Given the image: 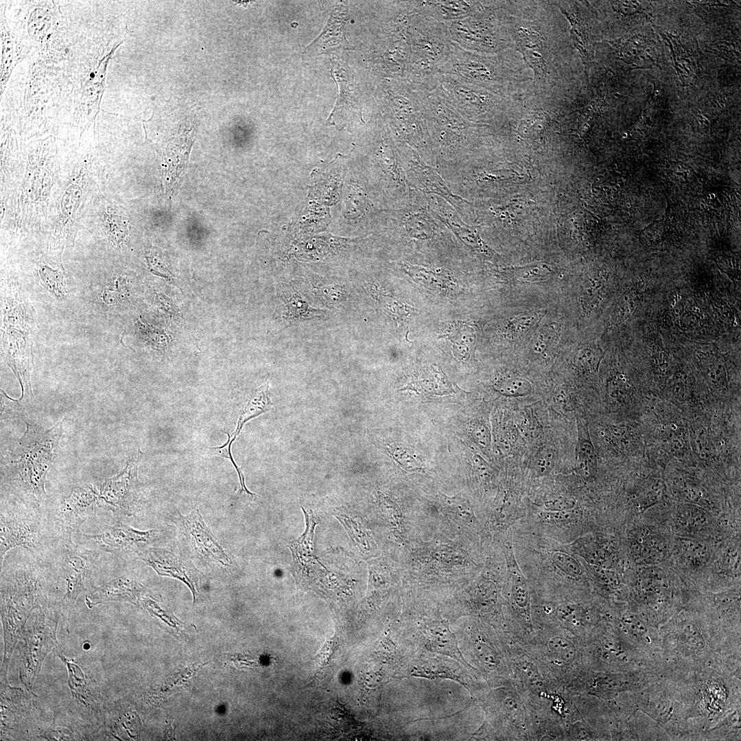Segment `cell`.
Here are the masks:
<instances>
[{
    "mask_svg": "<svg viewBox=\"0 0 741 741\" xmlns=\"http://www.w3.org/2000/svg\"><path fill=\"white\" fill-rule=\"evenodd\" d=\"M546 650L556 662L563 664L572 663L578 656V649L572 640L560 635H552L547 639Z\"/></svg>",
    "mask_w": 741,
    "mask_h": 741,
    "instance_id": "22",
    "label": "cell"
},
{
    "mask_svg": "<svg viewBox=\"0 0 741 741\" xmlns=\"http://www.w3.org/2000/svg\"><path fill=\"white\" fill-rule=\"evenodd\" d=\"M137 554L159 576L176 578L184 583L191 591L195 601L199 580L196 568L164 548L150 547L137 552Z\"/></svg>",
    "mask_w": 741,
    "mask_h": 741,
    "instance_id": "8",
    "label": "cell"
},
{
    "mask_svg": "<svg viewBox=\"0 0 741 741\" xmlns=\"http://www.w3.org/2000/svg\"><path fill=\"white\" fill-rule=\"evenodd\" d=\"M442 500L445 508L456 520L469 525L476 522L473 508L467 499L443 495Z\"/></svg>",
    "mask_w": 741,
    "mask_h": 741,
    "instance_id": "26",
    "label": "cell"
},
{
    "mask_svg": "<svg viewBox=\"0 0 741 741\" xmlns=\"http://www.w3.org/2000/svg\"><path fill=\"white\" fill-rule=\"evenodd\" d=\"M336 648V642L335 638H332L325 643L322 647L321 651L317 656L318 664L320 666H324L329 663V661L332 657L334 650Z\"/></svg>",
    "mask_w": 741,
    "mask_h": 741,
    "instance_id": "44",
    "label": "cell"
},
{
    "mask_svg": "<svg viewBox=\"0 0 741 741\" xmlns=\"http://www.w3.org/2000/svg\"><path fill=\"white\" fill-rule=\"evenodd\" d=\"M346 14L343 8L338 5L333 10L322 34L305 50V54L322 51L331 46L340 45L344 41V25Z\"/></svg>",
    "mask_w": 741,
    "mask_h": 741,
    "instance_id": "16",
    "label": "cell"
},
{
    "mask_svg": "<svg viewBox=\"0 0 741 741\" xmlns=\"http://www.w3.org/2000/svg\"><path fill=\"white\" fill-rule=\"evenodd\" d=\"M554 462L555 455L552 449L543 446L534 455L530 462V469L536 477L545 476L552 471Z\"/></svg>",
    "mask_w": 741,
    "mask_h": 741,
    "instance_id": "27",
    "label": "cell"
},
{
    "mask_svg": "<svg viewBox=\"0 0 741 741\" xmlns=\"http://www.w3.org/2000/svg\"><path fill=\"white\" fill-rule=\"evenodd\" d=\"M507 562L512 578V593L516 604L521 608L526 607L529 602L530 594L526 581L521 574L514 558L513 551L508 549Z\"/></svg>",
    "mask_w": 741,
    "mask_h": 741,
    "instance_id": "24",
    "label": "cell"
},
{
    "mask_svg": "<svg viewBox=\"0 0 741 741\" xmlns=\"http://www.w3.org/2000/svg\"><path fill=\"white\" fill-rule=\"evenodd\" d=\"M634 646L620 633H602L592 642V657L607 669L618 671H635L640 669L641 663L650 657Z\"/></svg>",
    "mask_w": 741,
    "mask_h": 741,
    "instance_id": "6",
    "label": "cell"
},
{
    "mask_svg": "<svg viewBox=\"0 0 741 741\" xmlns=\"http://www.w3.org/2000/svg\"><path fill=\"white\" fill-rule=\"evenodd\" d=\"M576 504L575 500L572 498L559 497L550 499L545 503V507L550 511H563L572 509Z\"/></svg>",
    "mask_w": 741,
    "mask_h": 741,
    "instance_id": "43",
    "label": "cell"
},
{
    "mask_svg": "<svg viewBox=\"0 0 741 741\" xmlns=\"http://www.w3.org/2000/svg\"><path fill=\"white\" fill-rule=\"evenodd\" d=\"M65 546V553L62 561V569L66 581V593L61 600L63 612L74 604L80 593L85 590L84 580L89 571V566L84 556L75 548L72 541H61Z\"/></svg>",
    "mask_w": 741,
    "mask_h": 741,
    "instance_id": "10",
    "label": "cell"
},
{
    "mask_svg": "<svg viewBox=\"0 0 741 741\" xmlns=\"http://www.w3.org/2000/svg\"><path fill=\"white\" fill-rule=\"evenodd\" d=\"M174 521L200 558L221 567L232 564L230 556L211 532L198 509H193L187 515L178 513Z\"/></svg>",
    "mask_w": 741,
    "mask_h": 741,
    "instance_id": "5",
    "label": "cell"
},
{
    "mask_svg": "<svg viewBox=\"0 0 741 741\" xmlns=\"http://www.w3.org/2000/svg\"><path fill=\"white\" fill-rule=\"evenodd\" d=\"M408 172L410 177L416 186L423 191L446 196L447 199L449 197L453 198V195L449 191L445 183L431 167L423 165L413 164L408 168Z\"/></svg>",
    "mask_w": 741,
    "mask_h": 741,
    "instance_id": "21",
    "label": "cell"
},
{
    "mask_svg": "<svg viewBox=\"0 0 741 741\" xmlns=\"http://www.w3.org/2000/svg\"><path fill=\"white\" fill-rule=\"evenodd\" d=\"M692 445L694 453L703 460H709L714 455V448L707 431L701 426L694 427L691 432Z\"/></svg>",
    "mask_w": 741,
    "mask_h": 741,
    "instance_id": "28",
    "label": "cell"
},
{
    "mask_svg": "<svg viewBox=\"0 0 741 741\" xmlns=\"http://www.w3.org/2000/svg\"><path fill=\"white\" fill-rule=\"evenodd\" d=\"M143 586L136 580L120 577L114 578L98 587H93L86 596L89 608L110 601H128L137 604Z\"/></svg>",
    "mask_w": 741,
    "mask_h": 741,
    "instance_id": "12",
    "label": "cell"
},
{
    "mask_svg": "<svg viewBox=\"0 0 741 741\" xmlns=\"http://www.w3.org/2000/svg\"><path fill=\"white\" fill-rule=\"evenodd\" d=\"M517 44V49L523 54L535 75H544L545 66L542 54L544 46L541 36L536 32L522 28L518 31Z\"/></svg>",
    "mask_w": 741,
    "mask_h": 741,
    "instance_id": "14",
    "label": "cell"
},
{
    "mask_svg": "<svg viewBox=\"0 0 741 741\" xmlns=\"http://www.w3.org/2000/svg\"><path fill=\"white\" fill-rule=\"evenodd\" d=\"M573 511L571 510L563 511H550L549 513H544L541 518L545 521H553V522H561L567 521L574 517Z\"/></svg>",
    "mask_w": 741,
    "mask_h": 741,
    "instance_id": "45",
    "label": "cell"
},
{
    "mask_svg": "<svg viewBox=\"0 0 741 741\" xmlns=\"http://www.w3.org/2000/svg\"><path fill=\"white\" fill-rule=\"evenodd\" d=\"M552 561L561 571L572 578H577L581 574L578 563L567 554L556 552L552 555Z\"/></svg>",
    "mask_w": 741,
    "mask_h": 741,
    "instance_id": "36",
    "label": "cell"
},
{
    "mask_svg": "<svg viewBox=\"0 0 741 741\" xmlns=\"http://www.w3.org/2000/svg\"><path fill=\"white\" fill-rule=\"evenodd\" d=\"M477 645V655L483 666L489 670H495L499 664L497 653L485 644Z\"/></svg>",
    "mask_w": 741,
    "mask_h": 741,
    "instance_id": "38",
    "label": "cell"
},
{
    "mask_svg": "<svg viewBox=\"0 0 741 741\" xmlns=\"http://www.w3.org/2000/svg\"><path fill=\"white\" fill-rule=\"evenodd\" d=\"M342 524L344 525L352 540L355 543L358 548L363 552L371 551V542L369 535L363 528L356 522L346 516L340 518Z\"/></svg>",
    "mask_w": 741,
    "mask_h": 741,
    "instance_id": "33",
    "label": "cell"
},
{
    "mask_svg": "<svg viewBox=\"0 0 741 741\" xmlns=\"http://www.w3.org/2000/svg\"><path fill=\"white\" fill-rule=\"evenodd\" d=\"M62 432L61 422L46 432L27 423V430L16 449L20 458L12 461L7 469L4 480L27 505L39 506L46 494L47 473L56 454Z\"/></svg>",
    "mask_w": 741,
    "mask_h": 741,
    "instance_id": "1",
    "label": "cell"
},
{
    "mask_svg": "<svg viewBox=\"0 0 741 741\" xmlns=\"http://www.w3.org/2000/svg\"><path fill=\"white\" fill-rule=\"evenodd\" d=\"M576 457L578 467L585 478L593 477L597 467V455L591 441L587 427L580 421L578 427Z\"/></svg>",
    "mask_w": 741,
    "mask_h": 741,
    "instance_id": "20",
    "label": "cell"
},
{
    "mask_svg": "<svg viewBox=\"0 0 741 741\" xmlns=\"http://www.w3.org/2000/svg\"><path fill=\"white\" fill-rule=\"evenodd\" d=\"M96 505H99L98 493L86 484L73 488L69 495L63 497L54 515L60 541H72V534L80 531L82 525L93 515Z\"/></svg>",
    "mask_w": 741,
    "mask_h": 741,
    "instance_id": "4",
    "label": "cell"
},
{
    "mask_svg": "<svg viewBox=\"0 0 741 741\" xmlns=\"http://www.w3.org/2000/svg\"><path fill=\"white\" fill-rule=\"evenodd\" d=\"M446 338L453 344L455 355L460 360H467L473 354L475 347L477 333L475 328L469 324L460 323L448 333L439 336Z\"/></svg>",
    "mask_w": 741,
    "mask_h": 741,
    "instance_id": "18",
    "label": "cell"
},
{
    "mask_svg": "<svg viewBox=\"0 0 741 741\" xmlns=\"http://www.w3.org/2000/svg\"><path fill=\"white\" fill-rule=\"evenodd\" d=\"M637 586L639 593L648 600L662 601L668 589L666 574L661 569L654 567L644 569L639 572Z\"/></svg>",
    "mask_w": 741,
    "mask_h": 741,
    "instance_id": "17",
    "label": "cell"
},
{
    "mask_svg": "<svg viewBox=\"0 0 741 741\" xmlns=\"http://www.w3.org/2000/svg\"><path fill=\"white\" fill-rule=\"evenodd\" d=\"M43 529L40 517L30 510L1 506L0 519L1 566L8 552L17 547L31 552L41 548Z\"/></svg>",
    "mask_w": 741,
    "mask_h": 741,
    "instance_id": "3",
    "label": "cell"
},
{
    "mask_svg": "<svg viewBox=\"0 0 741 741\" xmlns=\"http://www.w3.org/2000/svg\"><path fill=\"white\" fill-rule=\"evenodd\" d=\"M143 454L139 450L130 457L123 469L116 475L105 480L98 493V502L114 513L126 516L134 514L141 503V482L138 479V465Z\"/></svg>",
    "mask_w": 741,
    "mask_h": 741,
    "instance_id": "2",
    "label": "cell"
},
{
    "mask_svg": "<svg viewBox=\"0 0 741 741\" xmlns=\"http://www.w3.org/2000/svg\"><path fill=\"white\" fill-rule=\"evenodd\" d=\"M561 325L558 322H552L544 325L536 336L534 350L538 353H543L558 340Z\"/></svg>",
    "mask_w": 741,
    "mask_h": 741,
    "instance_id": "34",
    "label": "cell"
},
{
    "mask_svg": "<svg viewBox=\"0 0 741 741\" xmlns=\"http://www.w3.org/2000/svg\"><path fill=\"white\" fill-rule=\"evenodd\" d=\"M496 390L509 397H524L531 394L532 387L526 379L519 377L506 379L496 384Z\"/></svg>",
    "mask_w": 741,
    "mask_h": 741,
    "instance_id": "30",
    "label": "cell"
},
{
    "mask_svg": "<svg viewBox=\"0 0 741 741\" xmlns=\"http://www.w3.org/2000/svg\"><path fill=\"white\" fill-rule=\"evenodd\" d=\"M674 631L670 633L673 635L672 640H675L674 645L676 653L679 658L687 660L692 663H699L701 661H705L708 658L711 650V643H709L705 633L697 626L690 624L684 626H676Z\"/></svg>",
    "mask_w": 741,
    "mask_h": 741,
    "instance_id": "11",
    "label": "cell"
},
{
    "mask_svg": "<svg viewBox=\"0 0 741 741\" xmlns=\"http://www.w3.org/2000/svg\"><path fill=\"white\" fill-rule=\"evenodd\" d=\"M226 434L228 436V439H227L226 442L223 445H222L220 447H208L207 448L208 449V454L209 455H211V456H220V457L226 458L227 459H229L231 462L232 463V464L234 466L235 469H236L237 473L238 476H239V483H240L239 493H244L247 496H248L250 497H256L257 495H255V493H251L246 488V484H245V480H244V475H243L240 468L238 467V466L235 463V462L234 460V458H233V456L231 454V445H232L233 442L235 440L237 436H235L234 434H233V436H231V435L228 434V433H226Z\"/></svg>",
    "mask_w": 741,
    "mask_h": 741,
    "instance_id": "29",
    "label": "cell"
},
{
    "mask_svg": "<svg viewBox=\"0 0 741 741\" xmlns=\"http://www.w3.org/2000/svg\"><path fill=\"white\" fill-rule=\"evenodd\" d=\"M556 615L562 624L574 631L584 629L587 624L586 611L579 606L561 605L557 608Z\"/></svg>",
    "mask_w": 741,
    "mask_h": 741,
    "instance_id": "25",
    "label": "cell"
},
{
    "mask_svg": "<svg viewBox=\"0 0 741 741\" xmlns=\"http://www.w3.org/2000/svg\"><path fill=\"white\" fill-rule=\"evenodd\" d=\"M473 434L478 441L482 445H487L489 441V432L484 425L475 427Z\"/></svg>",
    "mask_w": 741,
    "mask_h": 741,
    "instance_id": "46",
    "label": "cell"
},
{
    "mask_svg": "<svg viewBox=\"0 0 741 741\" xmlns=\"http://www.w3.org/2000/svg\"><path fill=\"white\" fill-rule=\"evenodd\" d=\"M631 386L623 375H617L612 378L609 383V390L611 396L623 401L630 393Z\"/></svg>",
    "mask_w": 741,
    "mask_h": 741,
    "instance_id": "39",
    "label": "cell"
},
{
    "mask_svg": "<svg viewBox=\"0 0 741 741\" xmlns=\"http://www.w3.org/2000/svg\"><path fill=\"white\" fill-rule=\"evenodd\" d=\"M55 628L45 623V614L40 607L35 613L34 624L25 639L23 662L21 678L28 688H31L35 677L40 670L42 661L56 641Z\"/></svg>",
    "mask_w": 741,
    "mask_h": 741,
    "instance_id": "7",
    "label": "cell"
},
{
    "mask_svg": "<svg viewBox=\"0 0 741 741\" xmlns=\"http://www.w3.org/2000/svg\"><path fill=\"white\" fill-rule=\"evenodd\" d=\"M384 504L386 507L387 517H388L390 525L401 532L403 524L401 510L398 506L390 499L384 500Z\"/></svg>",
    "mask_w": 741,
    "mask_h": 741,
    "instance_id": "41",
    "label": "cell"
},
{
    "mask_svg": "<svg viewBox=\"0 0 741 741\" xmlns=\"http://www.w3.org/2000/svg\"><path fill=\"white\" fill-rule=\"evenodd\" d=\"M633 300L630 294L624 295L619 301L614 311L613 319L615 322L626 319L633 310Z\"/></svg>",
    "mask_w": 741,
    "mask_h": 741,
    "instance_id": "40",
    "label": "cell"
},
{
    "mask_svg": "<svg viewBox=\"0 0 741 741\" xmlns=\"http://www.w3.org/2000/svg\"><path fill=\"white\" fill-rule=\"evenodd\" d=\"M429 646L434 651L451 657L467 666L460 652L455 635L449 629L445 620L434 622L429 625L425 633Z\"/></svg>",
    "mask_w": 741,
    "mask_h": 741,
    "instance_id": "13",
    "label": "cell"
},
{
    "mask_svg": "<svg viewBox=\"0 0 741 741\" xmlns=\"http://www.w3.org/2000/svg\"><path fill=\"white\" fill-rule=\"evenodd\" d=\"M159 532L156 530H138L121 522L107 527L100 534L86 535L106 552L139 551L142 546L154 542Z\"/></svg>",
    "mask_w": 741,
    "mask_h": 741,
    "instance_id": "9",
    "label": "cell"
},
{
    "mask_svg": "<svg viewBox=\"0 0 741 741\" xmlns=\"http://www.w3.org/2000/svg\"><path fill=\"white\" fill-rule=\"evenodd\" d=\"M414 220L411 219L410 223V231L417 238L427 239L430 237L431 228L424 219L419 220L416 217Z\"/></svg>",
    "mask_w": 741,
    "mask_h": 741,
    "instance_id": "42",
    "label": "cell"
},
{
    "mask_svg": "<svg viewBox=\"0 0 741 741\" xmlns=\"http://www.w3.org/2000/svg\"><path fill=\"white\" fill-rule=\"evenodd\" d=\"M634 558L640 563L654 565L661 562L667 552L664 539L653 533H643L634 538L631 545Z\"/></svg>",
    "mask_w": 741,
    "mask_h": 741,
    "instance_id": "15",
    "label": "cell"
},
{
    "mask_svg": "<svg viewBox=\"0 0 741 741\" xmlns=\"http://www.w3.org/2000/svg\"><path fill=\"white\" fill-rule=\"evenodd\" d=\"M701 366L705 379L713 387L722 388L726 385L727 374L721 357L713 354L705 355L701 359Z\"/></svg>",
    "mask_w": 741,
    "mask_h": 741,
    "instance_id": "23",
    "label": "cell"
},
{
    "mask_svg": "<svg viewBox=\"0 0 741 741\" xmlns=\"http://www.w3.org/2000/svg\"><path fill=\"white\" fill-rule=\"evenodd\" d=\"M602 355L599 351L592 349L581 350L576 355L577 366L583 370L593 373L598 370Z\"/></svg>",
    "mask_w": 741,
    "mask_h": 741,
    "instance_id": "37",
    "label": "cell"
},
{
    "mask_svg": "<svg viewBox=\"0 0 741 741\" xmlns=\"http://www.w3.org/2000/svg\"><path fill=\"white\" fill-rule=\"evenodd\" d=\"M64 661L69 672V685L75 697L80 701H87L88 694L86 685V680L84 674L79 667L68 660L60 656Z\"/></svg>",
    "mask_w": 741,
    "mask_h": 741,
    "instance_id": "32",
    "label": "cell"
},
{
    "mask_svg": "<svg viewBox=\"0 0 741 741\" xmlns=\"http://www.w3.org/2000/svg\"><path fill=\"white\" fill-rule=\"evenodd\" d=\"M272 405L268 384L252 392L241 410L237 427L233 434L238 436L246 422L270 410Z\"/></svg>",
    "mask_w": 741,
    "mask_h": 741,
    "instance_id": "19",
    "label": "cell"
},
{
    "mask_svg": "<svg viewBox=\"0 0 741 741\" xmlns=\"http://www.w3.org/2000/svg\"><path fill=\"white\" fill-rule=\"evenodd\" d=\"M538 318V315L534 314L512 318L505 327V333L510 338H517L527 331Z\"/></svg>",
    "mask_w": 741,
    "mask_h": 741,
    "instance_id": "35",
    "label": "cell"
},
{
    "mask_svg": "<svg viewBox=\"0 0 741 741\" xmlns=\"http://www.w3.org/2000/svg\"><path fill=\"white\" fill-rule=\"evenodd\" d=\"M603 286V282L600 280H594L584 283L580 301L585 311H590L599 305L601 301Z\"/></svg>",
    "mask_w": 741,
    "mask_h": 741,
    "instance_id": "31",
    "label": "cell"
}]
</instances>
